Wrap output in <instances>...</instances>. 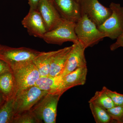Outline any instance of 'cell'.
Segmentation results:
<instances>
[{"instance_id":"1","label":"cell","mask_w":123,"mask_h":123,"mask_svg":"<svg viewBox=\"0 0 123 123\" xmlns=\"http://www.w3.org/2000/svg\"><path fill=\"white\" fill-rule=\"evenodd\" d=\"M75 31L78 41L86 48L98 44L106 37L94 23L85 14L76 23Z\"/></svg>"},{"instance_id":"2","label":"cell","mask_w":123,"mask_h":123,"mask_svg":"<svg viewBox=\"0 0 123 123\" xmlns=\"http://www.w3.org/2000/svg\"><path fill=\"white\" fill-rule=\"evenodd\" d=\"M15 82V94L35 85L40 77L33 61L26 62L11 66Z\"/></svg>"},{"instance_id":"3","label":"cell","mask_w":123,"mask_h":123,"mask_svg":"<svg viewBox=\"0 0 123 123\" xmlns=\"http://www.w3.org/2000/svg\"><path fill=\"white\" fill-rule=\"evenodd\" d=\"M61 95L60 93H48L31 110L41 121L45 123H55L57 104Z\"/></svg>"},{"instance_id":"4","label":"cell","mask_w":123,"mask_h":123,"mask_svg":"<svg viewBox=\"0 0 123 123\" xmlns=\"http://www.w3.org/2000/svg\"><path fill=\"white\" fill-rule=\"evenodd\" d=\"M76 23L63 19L53 30L48 31L43 39L48 44L62 45L67 42H78L75 31Z\"/></svg>"},{"instance_id":"5","label":"cell","mask_w":123,"mask_h":123,"mask_svg":"<svg viewBox=\"0 0 123 123\" xmlns=\"http://www.w3.org/2000/svg\"><path fill=\"white\" fill-rule=\"evenodd\" d=\"M47 93L35 85L17 92L14 96L15 116L30 110Z\"/></svg>"},{"instance_id":"6","label":"cell","mask_w":123,"mask_h":123,"mask_svg":"<svg viewBox=\"0 0 123 123\" xmlns=\"http://www.w3.org/2000/svg\"><path fill=\"white\" fill-rule=\"evenodd\" d=\"M110 8L112 11L111 15L98 28L106 37L116 39L123 32V7L120 4L111 2Z\"/></svg>"},{"instance_id":"7","label":"cell","mask_w":123,"mask_h":123,"mask_svg":"<svg viewBox=\"0 0 123 123\" xmlns=\"http://www.w3.org/2000/svg\"><path fill=\"white\" fill-rule=\"evenodd\" d=\"M40 52L26 47L18 48L2 46L0 51V59L12 66L17 64L33 61Z\"/></svg>"},{"instance_id":"8","label":"cell","mask_w":123,"mask_h":123,"mask_svg":"<svg viewBox=\"0 0 123 123\" xmlns=\"http://www.w3.org/2000/svg\"><path fill=\"white\" fill-rule=\"evenodd\" d=\"M79 4L82 14L87 15L98 27L112 14L111 9L104 6L98 0H81Z\"/></svg>"},{"instance_id":"9","label":"cell","mask_w":123,"mask_h":123,"mask_svg":"<svg viewBox=\"0 0 123 123\" xmlns=\"http://www.w3.org/2000/svg\"><path fill=\"white\" fill-rule=\"evenodd\" d=\"M22 24L30 35L43 39L48 31L46 24L38 10L30 9L22 21Z\"/></svg>"},{"instance_id":"10","label":"cell","mask_w":123,"mask_h":123,"mask_svg":"<svg viewBox=\"0 0 123 123\" xmlns=\"http://www.w3.org/2000/svg\"><path fill=\"white\" fill-rule=\"evenodd\" d=\"M52 2L63 19L76 23L81 18L80 6L77 0H53Z\"/></svg>"},{"instance_id":"11","label":"cell","mask_w":123,"mask_h":123,"mask_svg":"<svg viewBox=\"0 0 123 123\" xmlns=\"http://www.w3.org/2000/svg\"><path fill=\"white\" fill-rule=\"evenodd\" d=\"M62 75L63 77L79 68L87 67L85 56L86 48L81 42L74 43Z\"/></svg>"},{"instance_id":"12","label":"cell","mask_w":123,"mask_h":123,"mask_svg":"<svg viewBox=\"0 0 123 123\" xmlns=\"http://www.w3.org/2000/svg\"><path fill=\"white\" fill-rule=\"evenodd\" d=\"M37 10L44 20L48 31L56 27L63 20L50 0H40Z\"/></svg>"},{"instance_id":"13","label":"cell","mask_w":123,"mask_h":123,"mask_svg":"<svg viewBox=\"0 0 123 123\" xmlns=\"http://www.w3.org/2000/svg\"><path fill=\"white\" fill-rule=\"evenodd\" d=\"M88 70L87 66L79 68L63 77L62 94L74 86L85 85Z\"/></svg>"},{"instance_id":"14","label":"cell","mask_w":123,"mask_h":123,"mask_svg":"<svg viewBox=\"0 0 123 123\" xmlns=\"http://www.w3.org/2000/svg\"><path fill=\"white\" fill-rule=\"evenodd\" d=\"M73 47L72 45L56 50L51 62L49 75L55 76L62 74Z\"/></svg>"},{"instance_id":"15","label":"cell","mask_w":123,"mask_h":123,"mask_svg":"<svg viewBox=\"0 0 123 123\" xmlns=\"http://www.w3.org/2000/svg\"><path fill=\"white\" fill-rule=\"evenodd\" d=\"M62 75L51 76H40L35 85L42 90L51 93H60L62 95L61 89L63 82Z\"/></svg>"},{"instance_id":"16","label":"cell","mask_w":123,"mask_h":123,"mask_svg":"<svg viewBox=\"0 0 123 123\" xmlns=\"http://www.w3.org/2000/svg\"><path fill=\"white\" fill-rule=\"evenodd\" d=\"M56 51L48 52H40L33 62L39 72L40 76H48L51 62Z\"/></svg>"},{"instance_id":"17","label":"cell","mask_w":123,"mask_h":123,"mask_svg":"<svg viewBox=\"0 0 123 123\" xmlns=\"http://www.w3.org/2000/svg\"><path fill=\"white\" fill-rule=\"evenodd\" d=\"M15 82L12 72L0 75V91L8 99L15 96Z\"/></svg>"},{"instance_id":"18","label":"cell","mask_w":123,"mask_h":123,"mask_svg":"<svg viewBox=\"0 0 123 123\" xmlns=\"http://www.w3.org/2000/svg\"><path fill=\"white\" fill-rule=\"evenodd\" d=\"M14 96L8 99L0 109V123H13L15 117Z\"/></svg>"},{"instance_id":"19","label":"cell","mask_w":123,"mask_h":123,"mask_svg":"<svg viewBox=\"0 0 123 123\" xmlns=\"http://www.w3.org/2000/svg\"><path fill=\"white\" fill-rule=\"evenodd\" d=\"M89 102L92 103L106 110L115 106L111 98L103 88L102 90L95 92L94 95L88 102Z\"/></svg>"},{"instance_id":"20","label":"cell","mask_w":123,"mask_h":123,"mask_svg":"<svg viewBox=\"0 0 123 123\" xmlns=\"http://www.w3.org/2000/svg\"><path fill=\"white\" fill-rule=\"evenodd\" d=\"M89 103L90 108L96 123H109L112 121V119L106 110L92 103Z\"/></svg>"},{"instance_id":"21","label":"cell","mask_w":123,"mask_h":123,"mask_svg":"<svg viewBox=\"0 0 123 123\" xmlns=\"http://www.w3.org/2000/svg\"><path fill=\"white\" fill-rule=\"evenodd\" d=\"M41 121L30 110L15 115L13 123H38Z\"/></svg>"},{"instance_id":"22","label":"cell","mask_w":123,"mask_h":123,"mask_svg":"<svg viewBox=\"0 0 123 123\" xmlns=\"http://www.w3.org/2000/svg\"><path fill=\"white\" fill-rule=\"evenodd\" d=\"M106 111L112 120L123 123V106H115Z\"/></svg>"},{"instance_id":"23","label":"cell","mask_w":123,"mask_h":123,"mask_svg":"<svg viewBox=\"0 0 123 123\" xmlns=\"http://www.w3.org/2000/svg\"><path fill=\"white\" fill-rule=\"evenodd\" d=\"M103 89L111 98L115 106H123V94L110 90L106 86H103Z\"/></svg>"},{"instance_id":"24","label":"cell","mask_w":123,"mask_h":123,"mask_svg":"<svg viewBox=\"0 0 123 123\" xmlns=\"http://www.w3.org/2000/svg\"><path fill=\"white\" fill-rule=\"evenodd\" d=\"M12 71L10 65L4 61L0 59V75Z\"/></svg>"},{"instance_id":"25","label":"cell","mask_w":123,"mask_h":123,"mask_svg":"<svg viewBox=\"0 0 123 123\" xmlns=\"http://www.w3.org/2000/svg\"><path fill=\"white\" fill-rule=\"evenodd\" d=\"M119 47H123V32L117 39L115 43L111 45L110 49L111 51H114Z\"/></svg>"},{"instance_id":"26","label":"cell","mask_w":123,"mask_h":123,"mask_svg":"<svg viewBox=\"0 0 123 123\" xmlns=\"http://www.w3.org/2000/svg\"><path fill=\"white\" fill-rule=\"evenodd\" d=\"M30 9L37 10L40 0H28Z\"/></svg>"},{"instance_id":"27","label":"cell","mask_w":123,"mask_h":123,"mask_svg":"<svg viewBox=\"0 0 123 123\" xmlns=\"http://www.w3.org/2000/svg\"><path fill=\"white\" fill-rule=\"evenodd\" d=\"M2 46L3 45H1V44H0V51L1 50V49H2Z\"/></svg>"},{"instance_id":"28","label":"cell","mask_w":123,"mask_h":123,"mask_svg":"<svg viewBox=\"0 0 123 123\" xmlns=\"http://www.w3.org/2000/svg\"><path fill=\"white\" fill-rule=\"evenodd\" d=\"M81 0H77V1H78V2H80V1Z\"/></svg>"},{"instance_id":"29","label":"cell","mask_w":123,"mask_h":123,"mask_svg":"<svg viewBox=\"0 0 123 123\" xmlns=\"http://www.w3.org/2000/svg\"><path fill=\"white\" fill-rule=\"evenodd\" d=\"M1 101V98L0 97V103Z\"/></svg>"},{"instance_id":"30","label":"cell","mask_w":123,"mask_h":123,"mask_svg":"<svg viewBox=\"0 0 123 123\" xmlns=\"http://www.w3.org/2000/svg\"><path fill=\"white\" fill-rule=\"evenodd\" d=\"M50 0L51 1H53V0Z\"/></svg>"}]
</instances>
